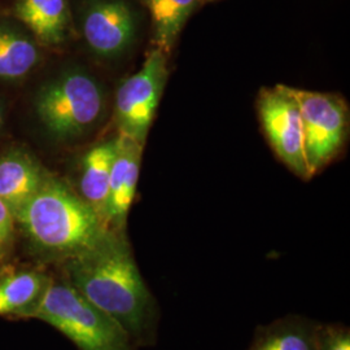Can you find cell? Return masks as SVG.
<instances>
[{
  "label": "cell",
  "mask_w": 350,
  "mask_h": 350,
  "mask_svg": "<svg viewBox=\"0 0 350 350\" xmlns=\"http://www.w3.org/2000/svg\"><path fill=\"white\" fill-rule=\"evenodd\" d=\"M64 279L121 325L135 345L154 340L157 308L125 234L112 232L98 247L63 263Z\"/></svg>",
  "instance_id": "6da1fadb"
},
{
  "label": "cell",
  "mask_w": 350,
  "mask_h": 350,
  "mask_svg": "<svg viewBox=\"0 0 350 350\" xmlns=\"http://www.w3.org/2000/svg\"><path fill=\"white\" fill-rule=\"evenodd\" d=\"M14 218L38 256L52 262L94 250L114 232L78 192L52 174Z\"/></svg>",
  "instance_id": "7a4b0ae2"
},
{
  "label": "cell",
  "mask_w": 350,
  "mask_h": 350,
  "mask_svg": "<svg viewBox=\"0 0 350 350\" xmlns=\"http://www.w3.org/2000/svg\"><path fill=\"white\" fill-rule=\"evenodd\" d=\"M30 318L52 325L79 350H135V344L125 329L65 279H52Z\"/></svg>",
  "instance_id": "3957f363"
},
{
  "label": "cell",
  "mask_w": 350,
  "mask_h": 350,
  "mask_svg": "<svg viewBox=\"0 0 350 350\" xmlns=\"http://www.w3.org/2000/svg\"><path fill=\"white\" fill-rule=\"evenodd\" d=\"M105 104L100 83L86 72L72 69L39 90L36 112L51 137L73 140L86 135L100 122Z\"/></svg>",
  "instance_id": "277c9868"
},
{
  "label": "cell",
  "mask_w": 350,
  "mask_h": 350,
  "mask_svg": "<svg viewBox=\"0 0 350 350\" xmlns=\"http://www.w3.org/2000/svg\"><path fill=\"white\" fill-rule=\"evenodd\" d=\"M167 56L154 47L135 75L125 78L116 92L114 114L120 134L144 146L166 85Z\"/></svg>",
  "instance_id": "5b68a950"
},
{
  "label": "cell",
  "mask_w": 350,
  "mask_h": 350,
  "mask_svg": "<svg viewBox=\"0 0 350 350\" xmlns=\"http://www.w3.org/2000/svg\"><path fill=\"white\" fill-rule=\"evenodd\" d=\"M304 126L305 159L310 178L338 154L347 134L348 108L341 98L293 88Z\"/></svg>",
  "instance_id": "8992f818"
},
{
  "label": "cell",
  "mask_w": 350,
  "mask_h": 350,
  "mask_svg": "<svg viewBox=\"0 0 350 350\" xmlns=\"http://www.w3.org/2000/svg\"><path fill=\"white\" fill-rule=\"evenodd\" d=\"M261 125L273 150L288 169L302 179H310L305 159L304 126L293 88H262L257 100Z\"/></svg>",
  "instance_id": "52a82bcc"
},
{
  "label": "cell",
  "mask_w": 350,
  "mask_h": 350,
  "mask_svg": "<svg viewBox=\"0 0 350 350\" xmlns=\"http://www.w3.org/2000/svg\"><path fill=\"white\" fill-rule=\"evenodd\" d=\"M79 26L90 50L103 59H116L134 43L138 20L126 0H85Z\"/></svg>",
  "instance_id": "ba28073f"
},
{
  "label": "cell",
  "mask_w": 350,
  "mask_h": 350,
  "mask_svg": "<svg viewBox=\"0 0 350 350\" xmlns=\"http://www.w3.org/2000/svg\"><path fill=\"white\" fill-rule=\"evenodd\" d=\"M143 147L122 134L117 137L105 212L107 225L114 232L125 234L127 217L137 193Z\"/></svg>",
  "instance_id": "9c48e42d"
},
{
  "label": "cell",
  "mask_w": 350,
  "mask_h": 350,
  "mask_svg": "<svg viewBox=\"0 0 350 350\" xmlns=\"http://www.w3.org/2000/svg\"><path fill=\"white\" fill-rule=\"evenodd\" d=\"M49 172L24 150L0 154V200L16 214L42 187Z\"/></svg>",
  "instance_id": "30bf717a"
},
{
  "label": "cell",
  "mask_w": 350,
  "mask_h": 350,
  "mask_svg": "<svg viewBox=\"0 0 350 350\" xmlns=\"http://www.w3.org/2000/svg\"><path fill=\"white\" fill-rule=\"evenodd\" d=\"M14 17L39 43L59 46L70 27L69 0H16Z\"/></svg>",
  "instance_id": "8fae6325"
},
{
  "label": "cell",
  "mask_w": 350,
  "mask_h": 350,
  "mask_svg": "<svg viewBox=\"0 0 350 350\" xmlns=\"http://www.w3.org/2000/svg\"><path fill=\"white\" fill-rule=\"evenodd\" d=\"M52 278L43 271L23 269L0 278V317L27 319L43 300Z\"/></svg>",
  "instance_id": "7c38bea8"
},
{
  "label": "cell",
  "mask_w": 350,
  "mask_h": 350,
  "mask_svg": "<svg viewBox=\"0 0 350 350\" xmlns=\"http://www.w3.org/2000/svg\"><path fill=\"white\" fill-rule=\"evenodd\" d=\"M39 42L21 24L0 21V81L25 79L40 63Z\"/></svg>",
  "instance_id": "4fadbf2b"
},
{
  "label": "cell",
  "mask_w": 350,
  "mask_h": 350,
  "mask_svg": "<svg viewBox=\"0 0 350 350\" xmlns=\"http://www.w3.org/2000/svg\"><path fill=\"white\" fill-rule=\"evenodd\" d=\"M117 150V138L101 142L88 150L82 160L78 195L100 215L107 224V200Z\"/></svg>",
  "instance_id": "5bb4252c"
},
{
  "label": "cell",
  "mask_w": 350,
  "mask_h": 350,
  "mask_svg": "<svg viewBox=\"0 0 350 350\" xmlns=\"http://www.w3.org/2000/svg\"><path fill=\"white\" fill-rule=\"evenodd\" d=\"M318 323L302 317H287L258 328L248 350H318Z\"/></svg>",
  "instance_id": "9a60e30c"
},
{
  "label": "cell",
  "mask_w": 350,
  "mask_h": 350,
  "mask_svg": "<svg viewBox=\"0 0 350 350\" xmlns=\"http://www.w3.org/2000/svg\"><path fill=\"white\" fill-rule=\"evenodd\" d=\"M152 18L154 47L166 55L173 50L175 42L191 14L202 3L201 0H140Z\"/></svg>",
  "instance_id": "2e32d148"
},
{
  "label": "cell",
  "mask_w": 350,
  "mask_h": 350,
  "mask_svg": "<svg viewBox=\"0 0 350 350\" xmlns=\"http://www.w3.org/2000/svg\"><path fill=\"white\" fill-rule=\"evenodd\" d=\"M318 350H350V331L348 327L338 325H318Z\"/></svg>",
  "instance_id": "e0dca14e"
},
{
  "label": "cell",
  "mask_w": 350,
  "mask_h": 350,
  "mask_svg": "<svg viewBox=\"0 0 350 350\" xmlns=\"http://www.w3.org/2000/svg\"><path fill=\"white\" fill-rule=\"evenodd\" d=\"M16 226V218L11 209L0 200V262H4L12 253Z\"/></svg>",
  "instance_id": "ac0fdd59"
},
{
  "label": "cell",
  "mask_w": 350,
  "mask_h": 350,
  "mask_svg": "<svg viewBox=\"0 0 350 350\" xmlns=\"http://www.w3.org/2000/svg\"><path fill=\"white\" fill-rule=\"evenodd\" d=\"M3 125H4V111H3V108L0 105V131L3 129Z\"/></svg>",
  "instance_id": "d6986e66"
},
{
  "label": "cell",
  "mask_w": 350,
  "mask_h": 350,
  "mask_svg": "<svg viewBox=\"0 0 350 350\" xmlns=\"http://www.w3.org/2000/svg\"><path fill=\"white\" fill-rule=\"evenodd\" d=\"M201 1H214V0H201Z\"/></svg>",
  "instance_id": "ffe728a7"
}]
</instances>
